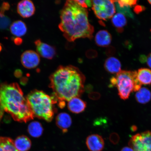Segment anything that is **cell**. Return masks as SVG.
Listing matches in <instances>:
<instances>
[{"mask_svg":"<svg viewBox=\"0 0 151 151\" xmlns=\"http://www.w3.org/2000/svg\"><path fill=\"white\" fill-rule=\"evenodd\" d=\"M60 18L59 29L69 42L81 38L91 39L93 37L94 29L88 20L87 9L76 1H66Z\"/></svg>","mask_w":151,"mask_h":151,"instance_id":"1","label":"cell"},{"mask_svg":"<svg viewBox=\"0 0 151 151\" xmlns=\"http://www.w3.org/2000/svg\"><path fill=\"white\" fill-rule=\"evenodd\" d=\"M50 87L60 103L79 97L84 92L86 78L77 68L61 66L51 75Z\"/></svg>","mask_w":151,"mask_h":151,"instance_id":"2","label":"cell"},{"mask_svg":"<svg viewBox=\"0 0 151 151\" xmlns=\"http://www.w3.org/2000/svg\"><path fill=\"white\" fill-rule=\"evenodd\" d=\"M4 112L8 113L19 122H26L34 117L27 99L18 84H0V120Z\"/></svg>","mask_w":151,"mask_h":151,"instance_id":"3","label":"cell"},{"mask_svg":"<svg viewBox=\"0 0 151 151\" xmlns=\"http://www.w3.org/2000/svg\"><path fill=\"white\" fill-rule=\"evenodd\" d=\"M28 105L34 117L46 122L52 121L56 109L54 106L57 100L45 92L38 90L32 91L26 97Z\"/></svg>","mask_w":151,"mask_h":151,"instance_id":"4","label":"cell"},{"mask_svg":"<svg viewBox=\"0 0 151 151\" xmlns=\"http://www.w3.org/2000/svg\"><path fill=\"white\" fill-rule=\"evenodd\" d=\"M110 82L111 86L117 88L119 96L124 100L128 99L132 92L138 91L142 86L136 71L121 70L111 78Z\"/></svg>","mask_w":151,"mask_h":151,"instance_id":"5","label":"cell"},{"mask_svg":"<svg viewBox=\"0 0 151 151\" xmlns=\"http://www.w3.org/2000/svg\"><path fill=\"white\" fill-rule=\"evenodd\" d=\"M92 9L99 19L106 20L112 18L116 12L114 1H92Z\"/></svg>","mask_w":151,"mask_h":151,"instance_id":"6","label":"cell"},{"mask_svg":"<svg viewBox=\"0 0 151 151\" xmlns=\"http://www.w3.org/2000/svg\"><path fill=\"white\" fill-rule=\"evenodd\" d=\"M128 145L134 151H151V131H146L133 136Z\"/></svg>","mask_w":151,"mask_h":151,"instance_id":"7","label":"cell"},{"mask_svg":"<svg viewBox=\"0 0 151 151\" xmlns=\"http://www.w3.org/2000/svg\"><path fill=\"white\" fill-rule=\"evenodd\" d=\"M40 57L37 53L34 51L27 50L21 57L22 65L26 68L31 69L37 67L40 62Z\"/></svg>","mask_w":151,"mask_h":151,"instance_id":"8","label":"cell"},{"mask_svg":"<svg viewBox=\"0 0 151 151\" xmlns=\"http://www.w3.org/2000/svg\"><path fill=\"white\" fill-rule=\"evenodd\" d=\"M37 53L43 58L52 59L56 54V50L54 47L37 40L35 42Z\"/></svg>","mask_w":151,"mask_h":151,"instance_id":"9","label":"cell"},{"mask_svg":"<svg viewBox=\"0 0 151 151\" xmlns=\"http://www.w3.org/2000/svg\"><path fill=\"white\" fill-rule=\"evenodd\" d=\"M17 11L22 17L27 18L35 14V8L32 1L30 0H23L18 3Z\"/></svg>","mask_w":151,"mask_h":151,"instance_id":"10","label":"cell"},{"mask_svg":"<svg viewBox=\"0 0 151 151\" xmlns=\"http://www.w3.org/2000/svg\"><path fill=\"white\" fill-rule=\"evenodd\" d=\"M87 147L90 151H102L104 147V141L103 137L98 134H91L87 138Z\"/></svg>","mask_w":151,"mask_h":151,"instance_id":"11","label":"cell"},{"mask_svg":"<svg viewBox=\"0 0 151 151\" xmlns=\"http://www.w3.org/2000/svg\"><path fill=\"white\" fill-rule=\"evenodd\" d=\"M56 123L57 126L61 130L63 133H67L71 125V118L67 113H60L56 116Z\"/></svg>","mask_w":151,"mask_h":151,"instance_id":"12","label":"cell"},{"mask_svg":"<svg viewBox=\"0 0 151 151\" xmlns=\"http://www.w3.org/2000/svg\"><path fill=\"white\" fill-rule=\"evenodd\" d=\"M86 107V102L78 97L73 98L68 101V107L71 112L78 114L85 110Z\"/></svg>","mask_w":151,"mask_h":151,"instance_id":"13","label":"cell"},{"mask_svg":"<svg viewBox=\"0 0 151 151\" xmlns=\"http://www.w3.org/2000/svg\"><path fill=\"white\" fill-rule=\"evenodd\" d=\"M95 42L98 46L106 47L109 46L112 41V37L108 31L102 30L96 33Z\"/></svg>","mask_w":151,"mask_h":151,"instance_id":"14","label":"cell"},{"mask_svg":"<svg viewBox=\"0 0 151 151\" xmlns=\"http://www.w3.org/2000/svg\"><path fill=\"white\" fill-rule=\"evenodd\" d=\"M105 68L108 72L115 74L121 71V64L117 58L111 57L107 58L104 63Z\"/></svg>","mask_w":151,"mask_h":151,"instance_id":"15","label":"cell"},{"mask_svg":"<svg viewBox=\"0 0 151 151\" xmlns=\"http://www.w3.org/2000/svg\"><path fill=\"white\" fill-rule=\"evenodd\" d=\"M10 30L13 35L20 37L25 35L27 31V27L23 22L17 20L11 24Z\"/></svg>","mask_w":151,"mask_h":151,"instance_id":"16","label":"cell"},{"mask_svg":"<svg viewBox=\"0 0 151 151\" xmlns=\"http://www.w3.org/2000/svg\"><path fill=\"white\" fill-rule=\"evenodd\" d=\"M15 147L18 151H28L31 148V142L25 136H21L17 137L14 142Z\"/></svg>","mask_w":151,"mask_h":151,"instance_id":"17","label":"cell"},{"mask_svg":"<svg viewBox=\"0 0 151 151\" xmlns=\"http://www.w3.org/2000/svg\"><path fill=\"white\" fill-rule=\"evenodd\" d=\"M137 79L141 85H150L151 84V70L145 68H142L137 72Z\"/></svg>","mask_w":151,"mask_h":151,"instance_id":"18","label":"cell"},{"mask_svg":"<svg viewBox=\"0 0 151 151\" xmlns=\"http://www.w3.org/2000/svg\"><path fill=\"white\" fill-rule=\"evenodd\" d=\"M112 22L119 32L121 33L123 31V28L127 24V21L124 14L118 13L112 17Z\"/></svg>","mask_w":151,"mask_h":151,"instance_id":"19","label":"cell"},{"mask_svg":"<svg viewBox=\"0 0 151 151\" xmlns=\"http://www.w3.org/2000/svg\"><path fill=\"white\" fill-rule=\"evenodd\" d=\"M135 99L139 103L146 104L149 102L151 99V92L148 88H141L137 92L135 95Z\"/></svg>","mask_w":151,"mask_h":151,"instance_id":"20","label":"cell"},{"mask_svg":"<svg viewBox=\"0 0 151 151\" xmlns=\"http://www.w3.org/2000/svg\"><path fill=\"white\" fill-rule=\"evenodd\" d=\"M28 132L32 137H39L42 134L43 128L40 123L33 122L31 123L28 126Z\"/></svg>","mask_w":151,"mask_h":151,"instance_id":"21","label":"cell"},{"mask_svg":"<svg viewBox=\"0 0 151 151\" xmlns=\"http://www.w3.org/2000/svg\"><path fill=\"white\" fill-rule=\"evenodd\" d=\"M0 151H18L15 147L14 142L9 138L0 137Z\"/></svg>","mask_w":151,"mask_h":151,"instance_id":"22","label":"cell"},{"mask_svg":"<svg viewBox=\"0 0 151 151\" xmlns=\"http://www.w3.org/2000/svg\"><path fill=\"white\" fill-rule=\"evenodd\" d=\"M137 1L135 0H122V1H115L114 3L120 7H132L137 4Z\"/></svg>","mask_w":151,"mask_h":151,"instance_id":"23","label":"cell"},{"mask_svg":"<svg viewBox=\"0 0 151 151\" xmlns=\"http://www.w3.org/2000/svg\"><path fill=\"white\" fill-rule=\"evenodd\" d=\"M11 23L10 19L5 16H0V29H5L8 28Z\"/></svg>","mask_w":151,"mask_h":151,"instance_id":"24","label":"cell"},{"mask_svg":"<svg viewBox=\"0 0 151 151\" xmlns=\"http://www.w3.org/2000/svg\"><path fill=\"white\" fill-rule=\"evenodd\" d=\"M116 8L119 12L124 13V14L127 15V16L131 17H133V15L129 8V7H124L121 8L119 7L116 4Z\"/></svg>","mask_w":151,"mask_h":151,"instance_id":"25","label":"cell"},{"mask_svg":"<svg viewBox=\"0 0 151 151\" xmlns=\"http://www.w3.org/2000/svg\"><path fill=\"white\" fill-rule=\"evenodd\" d=\"M10 8V5L6 2H4L0 7V14L1 16H5V11H8Z\"/></svg>","mask_w":151,"mask_h":151,"instance_id":"26","label":"cell"},{"mask_svg":"<svg viewBox=\"0 0 151 151\" xmlns=\"http://www.w3.org/2000/svg\"><path fill=\"white\" fill-rule=\"evenodd\" d=\"M79 5L84 8H88L92 6V1H76Z\"/></svg>","mask_w":151,"mask_h":151,"instance_id":"27","label":"cell"},{"mask_svg":"<svg viewBox=\"0 0 151 151\" xmlns=\"http://www.w3.org/2000/svg\"><path fill=\"white\" fill-rule=\"evenodd\" d=\"M12 40L14 41L15 45H20L22 44L23 42V40L20 37H13Z\"/></svg>","mask_w":151,"mask_h":151,"instance_id":"28","label":"cell"},{"mask_svg":"<svg viewBox=\"0 0 151 151\" xmlns=\"http://www.w3.org/2000/svg\"><path fill=\"white\" fill-rule=\"evenodd\" d=\"M145 9V8L144 7L141 6L137 5L135 7L134 11L136 13L139 14V13L142 12Z\"/></svg>","mask_w":151,"mask_h":151,"instance_id":"29","label":"cell"},{"mask_svg":"<svg viewBox=\"0 0 151 151\" xmlns=\"http://www.w3.org/2000/svg\"><path fill=\"white\" fill-rule=\"evenodd\" d=\"M119 137L117 134L113 133L110 136V140L112 143H114V139H116V141H117L118 140Z\"/></svg>","mask_w":151,"mask_h":151,"instance_id":"30","label":"cell"},{"mask_svg":"<svg viewBox=\"0 0 151 151\" xmlns=\"http://www.w3.org/2000/svg\"><path fill=\"white\" fill-rule=\"evenodd\" d=\"M14 75L17 78H20L22 76V71L20 69H17L14 71Z\"/></svg>","mask_w":151,"mask_h":151,"instance_id":"31","label":"cell"},{"mask_svg":"<svg viewBox=\"0 0 151 151\" xmlns=\"http://www.w3.org/2000/svg\"><path fill=\"white\" fill-rule=\"evenodd\" d=\"M100 97V94L98 93H93L90 94V98L93 99H99Z\"/></svg>","mask_w":151,"mask_h":151,"instance_id":"32","label":"cell"},{"mask_svg":"<svg viewBox=\"0 0 151 151\" xmlns=\"http://www.w3.org/2000/svg\"><path fill=\"white\" fill-rule=\"evenodd\" d=\"M147 65L151 68V53L149 55L147 58Z\"/></svg>","mask_w":151,"mask_h":151,"instance_id":"33","label":"cell"},{"mask_svg":"<svg viewBox=\"0 0 151 151\" xmlns=\"http://www.w3.org/2000/svg\"><path fill=\"white\" fill-rule=\"evenodd\" d=\"M120 151H134V150L129 147H125L122 148Z\"/></svg>","mask_w":151,"mask_h":151,"instance_id":"34","label":"cell"},{"mask_svg":"<svg viewBox=\"0 0 151 151\" xmlns=\"http://www.w3.org/2000/svg\"><path fill=\"white\" fill-rule=\"evenodd\" d=\"M27 78H25V77H23V78H22L21 80V82L22 83V84L25 83L26 82H27Z\"/></svg>","mask_w":151,"mask_h":151,"instance_id":"35","label":"cell"},{"mask_svg":"<svg viewBox=\"0 0 151 151\" xmlns=\"http://www.w3.org/2000/svg\"><path fill=\"white\" fill-rule=\"evenodd\" d=\"M2 49V47L1 45V43H0V52H1Z\"/></svg>","mask_w":151,"mask_h":151,"instance_id":"36","label":"cell"},{"mask_svg":"<svg viewBox=\"0 0 151 151\" xmlns=\"http://www.w3.org/2000/svg\"><path fill=\"white\" fill-rule=\"evenodd\" d=\"M148 2L151 5V1H148Z\"/></svg>","mask_w":151,"mask_h":151,"instance_id":"37","label":"cell"}]
</instances>
